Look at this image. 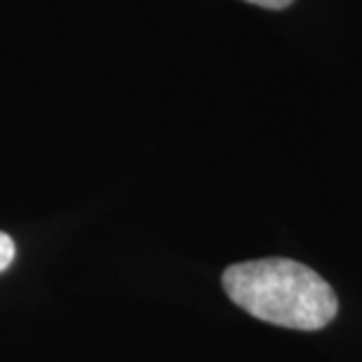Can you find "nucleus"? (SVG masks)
Listing matches in <instances>:
<instances>
[{
    "label": "nucleus",
    "mask_w": 362,
    "mask_h": 362,
    "mask_svg": "<svg viewBox=\"0 0 362 362\" xmlns=\"http://www.w3.org/2000/svg\"><path fill=\"white\" fill-rule=\"evenodd\" d=\"M228 299L259 320L315 332L334 320L339 301L313 269L292 259H257L228 266L221 275Z\"/></svg>",
    "instance_id": "f257e3e1"
},
{
    "label": "nucleus",
    "mask_w": 362,
    "mask_h": 362,
    "mask_svg": "<svg viewBox=\"0 0 362 362\" xmlns=\"http://www.w3.org/2000/svg\"><path fill=\"white\" fill-rule=\"evenodd\" d=\"M14 255H17L14 240L7 233H3V230H0V273L7 271V266L14 262Z\"/></svg>",
    "instance_id": "f03ea898"
},
{
    "label": "nucleus",
    "mask_w": 362,
    "mask_h": 362,
    "mask_svg": "<svg viewBox=\"0 0 362 362\" xmlns=\"http://www.w3.org/2000/svg\"><path fill=\"white\" fill-rule=\"evenodd\" d=\"M245 3H252V5L266 7V10H282V7L292 5L294 0H245Z\"/></svg>",
    "instance_id": "7ed1b4c3"
}]
</instances>
